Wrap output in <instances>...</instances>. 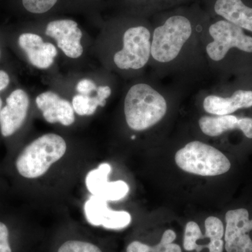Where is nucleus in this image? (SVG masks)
<instances>
[{
  "label": "nucleus",
  "mask_w": 252,
  "mask_h": 252,
  "mask_svg": "<svg viewBox=\"0 0 252 252\" xmlns=\"http://www.w3.org/2000/svg\"><path fill=\"white\" fill-rule=\"evenodd\" d=\"M152 33L145 26L128 28L123 36V48L114 56V63L123 70H138L151 60Z\"/></svg>",
  "instance_id": "7"
},
{
  "label": "nucleus",
  "mask_w": 252,
  "mask_h": 252,
  "mask_svg": "<svg viewBox=\"0 0 252 252\" xmlns=\"http://www.w3.org/2000/svg\"><path fill=\"white\" fill-rule=\"evenodd\" d=\"M224 248L226 252H252V219L246 209L225 214Z\"/></svg>",
  "instance_id": "8"
},
{
  "label": "nucleus",
  "mask_w": 252,
  "mask_h": 252,
  "mask_svg": "<svg viewBox=\"0 0 252 252\" xmlns=\"http://www.w3.org/2000/svg\"><path fill=\"white\" fill-rule=\"evenodd\" d=\"M96 95L100 99L101 102L104 104H106V100L112 94V89L107 86H99L96 90Z\"/></svg>",
  "instance_id": "25"
},
{
  "label": "nucleus",
  "mask_w": 252,
  "mask_h": 252,
  "mask_svg": "<svg viewBox=\"0 0 252 252\" xmlns=\"http://www.w3.org/2000/svg\"><path fill=\"white\" fill-rule=\"evenodd\" d=\"M177 235L172 230H166L162 235L160 243L154 246H150L140 241H133L127 245L126 252H161L167 244L173 243Z\"/></svg>",
  "instance_id": "19"
},
{
  "label": "nucleus",
  "mask_w": 252,
  "mask_h": 252,
  "mask_svg": "<svg viewBox=\"0 0 252 252\" xmlns=\"http://www.w3.org/2000/svg\"><path fill=\"white\" fill-rule=\"evenodd\" d=\"M38 108L42 112L43 117L50 124L60 123L69 126L75 121L72 104L52 91H47L36 98Z\"/></svg>",
  "instance_id": "14"
},
{
  "label": "nucleus",
  "mask_w": 252,
  "mask_h": 252,
  "mask_svg": "<svg viewBox=\"0 0 252 252\" xmlns=\"http://www.w3.org/2000/svg\"><path fill=\"white\" fill-rule=\"evenodd\" d=\"M203 234L198 223L189 221L186 225L185 236H184V248L186 251H196L198 244L197 242L201 240Z\"/></svg>",
  "instance_id": "21"
},
{
  "label": "nucleus",
  "mask_w": 252,
  "mask_h": 252,
  "mask_svg": "<svg viewBox=\"0 0 252 252\" xmlns=\"http://www.w3.org/2000/svg\"><path fill=\"white\" fill-rule=\"evenodd\" d=\"M219 16L252 34V0H216Z\"/></svg>",
  "instance_id": "16"
},
{
  "label": "nucleus",
  "mask_w": 252,
  "mask_h": 252,
  "mask_svg": "<svg viewBox=\"0 0 252 252\" xmlns=\"http://www.w3.org/2000/svg\"><path fill=\"white\" fill-rule=\"evenodd\" d=\"M58 0H22L23 7L32 14H44L54 7Z\"/></svg>",
  "instance_id": "22"
},
{
  "label": "nucleus",
  "mask_w": 252,
  "mask_h": 252,
  "mask_svg": "<svg viewBox=\"0 0 252 252\" xmlns=\"http://www.w3.org/2000/svg\"><path fill=\"white\" fill-rule=\"evenodd\" d=\"M225 20H219L203 36L207 65L223 76L252 74V33Z\"/></svg>",
  "instance_id": "1"
},
{
  "label": "nucleus",
  "mask_w": 252,
  "mask_h": 252,
  "mask_svg": "<svg viewBox=\"0 0 252 252\" xmlns=\"http://www.w3.org/2000/svg\"><path fill=\"white\" fill-rule=\"evenodd\" d=\"M18 44L26 52L31 64L39 69L51 67L57 56V49L54 44L44 42L40 36L33 33L21 34Z\"/></svg>",
  "instance_id": "15"
},
{
  "label": "nucleus",
  "mask_w": 252,
  "mask_h": 252,
  "mask_svg": "<svg viewBox=\"0 0 252 252\" xmlns=\"http://www.w3.org/2000/svg\"><path fill=\"white\" fill-rule=\"evenodd\" d=\"M200 130L209 137H218L239 130L247 138L252 139V118L238 117L233 114L224 116H203L198 122Z\"/></svg>",
  "instance_id": "13"
},
{
  "label": "nucleus",
  "mask_w": 252,
  "mask_h": 252,
  "mask_svg": "<svg viewBox=\"0 0 252 252\" xmlns=\"http://www.w3.org/2000/svg\"><path fill=\"white\" fill-rule=\"evenodd\" d=\"M175 162L184 171L200 176H217L230 170L228 158L218 149L200 141L186 144L175 154Z\"/></svg>",
  "instance_id": "5"
},
{
  "label": "nucleus",
  "mask_w": 252,
  "mask_h": 252,
  "mask_svg": "<svg viewBox=\"0 0 252 252\" xmlns=\"http://www.w3.org/2000/svg\"><path fill=\"white\" fill-rule=\"evenodd\" d=\"M104 107L97 95L91 97L84 94H77L72 99V107L74 112L80 116H91L94 114L97 107Z\"/></svg>",
  "instance_id": "18"
},
{
  "label": "nucleus",
  "mask_w": 252,
  "mask_h": 252,
  "mask_svg": "<svg viewBox=\"0 0 252 252\" xmlns=\"http://www.w3.org/2000/svg\"><path fill=\"white\" fill-rule=\"evenodd\" d=\"M97 88L94 81L91 79H85L78 83L77 91L79 94L89 95L93 91H96Z\"/></svg>",
  "instance_id": "24"
},
{
  "label": "nucleus",
  "mask_w": 252,
  "mask_h": 252,
  "mask_svg": "<svg viewBox=\"0 0 252 252\" xmlns=\"http://www.w3.org/2000/svg\"><path fill=\"white\" fill-rule=\"evenodd\" d=\"M56 252H103L95 244L86 240L71 239L59 245Z\"/></svg>",
  "instance_id": "20"
},
{
  "label": "nucleus",
  "mask_w": 252,
  "mask_h": 252,
  "mask_svg": "<svg viewBox=\"0 0 252 252\" xmlns=\"http://www.w3.org/2000/svg\"><path fill=\"white\" fill-rule=\"evenodd\" d=\"M46 34L57 41L58 46L68 57L77 59L83 54L81 39L82 32L72 20H58L50 22Z\"/></svg>",
  "instance_id": "11"
},
{
  "label": "nucleus",
  "mask_w": 252,
  "mask_h": 252,
  "mask_svg": "<svg viewBox=\"0 0 252 252\" xmlns=\"http://www.w3.org/2000/svg\"><path fill=\"white\" fill-rule=\"evenodd\" d=\"M67 151V144L57 134H46L28 144L18 156L16 167L20 175L36 179L46 174Z\"/></svg>",
  "instance_id": "4"
},
{
  "label": "nucleus",
  "mask_w": 252,
  "mask_h": 252,
  "mask_svg": "<svg viewBox=\"0 0 252 252\" xmlns=\"http://www.w3.org/2000/svg\"><path fill=\"white\" fill-rule=\"evenodd\" d=\"M0 252H14L10 241L9 228L1 221H0Z\"/></svg>",
  "instance_id": "23"
},
{
  "label": "nucleus",
  "mask_w": 252,
  "mask_h": 252,
  "mask_svg": "<svg viewBox=\"0 0 252 252\" xmlns=\"http://www.w3.org/2000/svg\"><path fill=\"white\" fill-rule=\"evenodd\" d=\"M167 94L162 89L146 83L132 86L124 100V114L127 126L135 131H144L161 122L168 110Z\"/></svg>",
  "instance_id": "3"
},
{
  "label": "nucleus",
  "mask_w": 252,
  "mask_h": 252,
  "mask_svg": "<svg viewBox=\"0 0 252 252\" xmlns=\"http://www.w3.org/2000/svg\"><path fill=\"white\" fill-rule=\"evenodd\" d=\"M205 234L202 239H210L208 245L210 252H223L224 249V227L223 222L215 217H209L205 222Z\"/></svg>",
  "instance_id": "17"
},
{
  "label": "nucleus",
  "mask_w": 252,
  "mask_h": 252,
  "mask_svg": "<svg viewBox=\"0 0 252 252\" xmlns=\"http://www.w3.org/2000/svg\"><path fill=\"white\" fill-rule=\"evenodd\" d=\"M252 107V74L236 76L233 84L217 94H206L203 99L205 112L214 116L233 114Z\"/></svg>",
  "instance_id": "6"
},
{
  "label": "nucleus",
  "mask_w": 252,
  "mask_h": 252,
  "mask_svg": "<svg viewBox=\"0 0 252 252\" xmlns=\"http://www.w3.org/2000/svg\"><path fill=\"white\" fill-rule=\"evenodd\" d=\"M84 212L88 221L94 226H103L107 229L119 230L130 225L131 216L126 211H114L107 201L93 195L86 201Z\"/></svg>",
  "instance_id": "10"
},
{
  "label": "nucleus",
  "mask_w": 252,
  "mask_h": 252,
  "mask_svg": "<svg viewBox=\"0 0 252 252\" xmlns=\"http://www.w3.org/2000/svg\"><path fill=\"white\" fill-rule=\"evenodd\" d=\"M9 77L7 73L3 70H0V92L7 87L9 84ZM2 109V100L0 97V112Z\"/></svg>",
  "instance_id": "26"
},
{
  "label": "nucleus",
  "mask_w": 252,
  "mask_h": 252,
  "mask_svg": "<svg viewBox=\"0 0 252 252\" xmlns=\"http://www.w3.org/2000/svg\"><path fill=\"white\" fill-rule=\"evenodd\" d=\"M136 138V137L135 135H132V137H131V139H132V140H134V139H135Z\"/></svg>",
  "instance_id": "28"
},
{
  "label": "nucleus",
  "mask_w": 252,
  "mask_h": 252,
  "mask_svg": "<svg viewBox=\"0 0 252 252\" xmlns=\"http://www.w3.org/2000/svg\"><path fill=\"white\" fill-rule=\"evenodd\" d=\"M161 252H182L180 245L175 243L167 244Z\"/></svg>",
  "instance_id": "27"
},
{
  "label": "nucleus",
  "mask_w": 252,
  "mask_h": 252,
  "mask_svg": "<svg viewBox=\"0 0 252 252\" xmlns=\"http://www.w3.org/2000/svg\"><path fill=\"white\" fill-rule=\"evenodd\" d=\"M194 53L205 56L203 36H196L193 25L186 16L174 15L154 30L151 59L157 64L158 70H185V61Z\"/></svg>",
  "instance_id": "2"
},
{
  "label": "nucleus",
  "mask_w": 252,
  "mask_h": 252,
  "mask_svg": "<svg viewBox=\"0 0 252 252\" xmlns=\"http://www.w3.org/2000/svg\"><path fill=\"white\" fill-rule=\"evenodd\" d=\"M30 100L21 89L13 91L6 98V104L0 112V130L4 137L14 134L27 117Z\"/></svg>",
  "instance_id": "12"
},
{
  "label": "nucleus",
  "mask_w": 252,
  "mask_h": 252,
  "mask_svg": "<svg viewBox=\"0 0 252 252\" xmlns=\"http://www.w3.org/2000/svg\"><path fill=\"white\" fill-rule=\"evenodd\" d=\"M112 167L107 162L100 164L97 168L91 170L86 177V185L93 195L106 201H118L125 198L129 193V187L122 180L108 182Z\"/></svg>",
  "instance_id": "9"
}]
</instances>
